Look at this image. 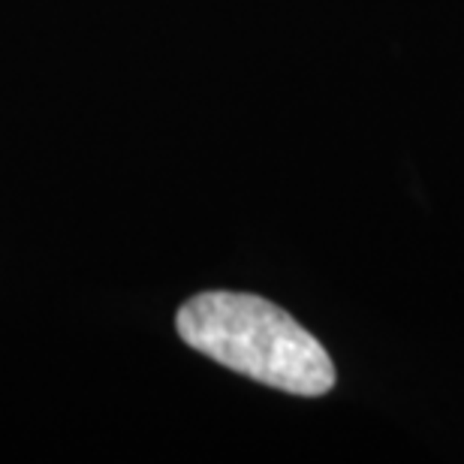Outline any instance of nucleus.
<instances>
[{
    "label": "nucleus",
    "instance_id": "1",
    "mask_svg": "<svg viewBox=\"0 0 464 464\" xmlns=\"http://www.w3.org/2000/svg\"><path fill=\"white\" fill-rule=\"evenodd\" d=\"M175 326L188 347L256 383L302 398H320L335 386L326 347L259 295L202 293L181 304Z\"/></svg>",
    "mask_w": 464,
    "mask_h": 464
}]
</instances>
